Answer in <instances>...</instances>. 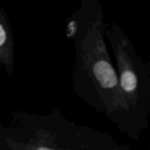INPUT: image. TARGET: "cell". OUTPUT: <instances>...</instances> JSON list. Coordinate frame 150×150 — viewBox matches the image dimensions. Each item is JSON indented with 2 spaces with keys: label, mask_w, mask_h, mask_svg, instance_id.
Returning <instances> with one entry per match:
<instances>
[{
  "label": "cell",
  "mask_w": 150,
  "mask_h": 150,
  "mask_svg": "<svg viewBox=\"0 0 150 150\" xmlns=\"http://www.w3.org/2000/svg\"><path fill=\"white\" fill-rule=\"evenodd\" d=\"M138 80L136 74L131 70H125L122 73L121 85L125 92H130L136 89Z\"/></svg>",
  "instance_id": "cell-2"
},
{
  "label": "cell",
  "mask_w": 150,
  "mask_h": 150,
  "mask_svg": "<svg viewBox=\"0 0 150 150\" xmlns=\"http://www.w3.org/2000/svg\"><path fill=\"white\" fill-rule=\"evenodd\" d=\"M7 40V33L3 25L0 23V48L5 44Z\"/></svg>",
  "instance_id": "cell-3"
},
{
  "label": "cell",
  "mask_w": 150,
  "mask_h": 150,
  "mask_svg": "<svg viewBox=\"0 0 150 150\" xmlns=\"http://www.w3.org/2000/svg\"><path fill=\"white\" fill-rule=\"evenodd\" d=\"M93 73L103 87L113 88L117 84L115 71L111 64L105 60H100L94 64Z\"/></svg>",
  "instance_id": "cell-1"
},
{
  "label": "cell",
  "mask_w": 150,
  "mask_h": 150,
  "mask_svg": "<svg viewBox=\"0 0 150 150\" xmlns=\"http://www.w3.org/2000/svg\"><path fill=\"white\" fill-rule=\"evenodd\" d=\"M37 150H53V149H48V148H46V147H40Z\"/></svg>",
  "instance_id": "cell-4"
}]
</instances>
